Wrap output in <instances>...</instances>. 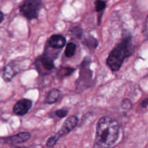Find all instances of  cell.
<instances>
[{
    "mask_svg": "<svg viewBox=\"0 0 148 148\" xmlns=\"http://www.w3.org/2000/svg\"><path fill=\"white\" fill-rule=\"evenodd\" d=\"M31 138V134L28 132H23L15 135L6 137L4 139V143L9 145H18L26 143Z\"/></svg>",
    "mask_w": 148,
    "mask_h": 148,
    "instance_id": "7",
    "label": "cell"
},
{
    "mask_svg": "<svg viewBox=\"0 0 148 148\" xmlns=\"http://www.w3.org/2000/svg\"><path fill=\"white\" fill-rule=\"evenodd\" d=\"M66 38L62 35H53L49 40V46L53 49H61L66 44Z\"/></svg>",
    "mask_w": 148,
    "mask_h": 148,
    "instance_id": "9",
    "label": "cell"
},
{
    "mask_svg": "<svg viewBox=\"0 0 148 148\" xmlns=\"http://www.w3.org/2000/svg\"><path fill=\"white\" fill-rule=\"evenodd\" d=\"M143 36H144L145 38L148 40V16L146 18L145 23L144 29H143Z\"/></svg>",
    "mask_w": 148,
    "mask_h": 148,
    "instance_id": "20",
    "label": "cell"
},
{
    "mask_svg": "<svg viewBox=\"0 0 148 148\" xmlns=\"http://www.w3.org/2000/svg\"><path fill=\"white\" fill-rule=\"evenodd\" d=\"M4 20V14L2 13V12L0 11V23Z\"/></svg>",
    "mask_w": 148,
    "mask_h": 148,
    "instance_id": "22",
    "label": "cell"
},
{
    "mask_svg": "<svg viewBox=\"0 0 148 148\" xmlns=\"http://www.w3.org/2000/svg\"><path fill=\"white\" fill-rule=\"evenodd\" d=\"M69 33H70V36H72V38H75L79 39L81 38L82 35V30L80 27H75L70 30L69 31Z\"/></svg>",
    "mask_w": 148,
    "mask_h": 148,
    "instance_id": "15",
    "label": "cell"
},
{
    "mask_svg": "<svg viewBox=\"0 0 148 148\" xmlns=\"http://www.w3.org/2000/svg\"><path fill=\"white\" fill-rule=\"evenodd\" d=\"M106 7V3L103 0H96L95 1V8L97 12H102Z\"/></svg>",
    "mask_w": 148,
    "mask_h": 148,
    "instance_id": "17",
    "label": "cell"
},
{
    "mask_svg": "<svg viewBox=\"0 0 148 148\" xmlns=\"http://www.w3.org/2000/svg\"><path fill=\"white\" fill-rule=\"evenodd\" d=\"M77 124L78 118L76 116H69V118L66 119V120L64 121L62 127H61V129L57 132L56 134L61 138L62 136H65L69 134V132H71L77 127Z\"/></svg>",
    "mask_w": 148,
    "mask_h": 148,
    "instance_id": "5",
    "label": "cell"
},
{
    "mask_svg": "<svg viewBox=\"0 0 148 148\" xmlns=\"http://www.w3.org/2000/svg\"><path fill=\"white\" fill-rule=\"evenodd\" d=\"M60 97V90L58 89H52L48 92L45 99V103L47 104H53L59 100Z\"/></svg>",
    "mask_w": 148,
    "mask_h": 148,
    "instance_id": "10",
    "label": "cell"
},
{
    "mask_svg": "<svg viewBox=\"0 0 148 148\" xmlns=\"http://www.w3.org/2000/svg\"><path fill=\"white\" fill-rule=\"evenodd\" d=\"M15 148H27V147H15Z\"/></svg>",
    "mask_w": 148,
    "mask_h": 148,
    "instance_id": "23",
    "label": "cell"
},
{
    "mask_svg": "<svg viewBox=\"0 0 148 148\" xmlns=\"http://www.w3.org/2000/svg\"><path fill=\"white\" fill-rule=\"evenodd\" d=\"M36 65L38 70L40 73L50 72L54 69L55 66L54 63H53V59L52 58V56L46 53L43 56H40L36 60Z\"/></svg>",
    "mask_w": 148,
    "mask_h": 148,
    "instance_id": "4",
    "label": "cell"
},
{
    "mask_svg": "<svg viewBox=\"0 0 148 148\" xmlns=\"http://www.w3.org/2000/svg\"><path fill=\"white\" fill-rule=\"evenodd\" d=\"M132 106V102L130 101V99H127V98L124 99L121 103V108L123 110H124V111H129V110L131 109Z\"/></svg>",
    "mask_w": 148,
    "mask_h": 148,
    "instance_id": "19",
    "label": "cell"
},
{
    "mask_svg": "<svg viewBox=\"0 0 148 148\" xmlns=\"http://www.w3.org/2000/svg\"><path fill=\"white\" fill-rule=\"evenodd\" d=\"M41 0H24L20 6V11L29 20L37 19L41 9Z\"/></svg>",
    "mask_w": 148,
    "mask_h": 148,
    "instance_id": "3",
    "label": "cell"
},
{
    "mask_svg": "<svg viewBox=\"0 0 148 148\" xmlns=\"http://www.w3.org/2000/svg\"><path fill=\"white\" fill-rule=\"evenodd\" d=\"M91 64V59L90 57H85L81 64V71L79 74V79L78 80L82 82H89L92 79V71L90 69V65Z\"/></svg>",
    "mask_w": 148,
    "mask_h": 148,
    "instance_id": "6",
    "label": "cell"
},
{
    "mask_svg": "<svg viewBox=\"0 0 148 148\" xmlns=\"http://www.w3.org/2000/svg\"><path fill=\"white\" fill-rule=\"evenodd\" d=\"M141 106L143 107V108H145L148 107V98H146V99H145L144 101H143V102L141 103Z\"/></svg>",
    "mask_w": 148,
    "mask_h": 148,
    "instance_id": "21",
    "label": "cell"
},
{
    "mask_svg": "<svg viewBox=\"0 0 148 148\" xmlns=\"http://www.w3.org/2000/svg\"><path fill=\"white\" fill-rule=\"evenodd\" d=\"M75 71V69L72 67H61L57 72V77L59 79H63L66 77L70 76Z\"/></svg>",
    "mask_w": 148,
    "mask_h": 148,
    "instance_id": "12",
    "label": "cell"
},
{
    "mask_svg": "<svg viewBox=\"0 0 148 148\" xmlns=\"http://www.w3.org/2000/svg\"><path fill=\"white\" fill-rule=\"evenodd\" d=\"M68 112H69V110H68L67 108H64L55 111L54 114L56 117H58L59 119H62V118H64V117L67 115Z\"/></svg>",
    "mask_w": 148,
    "mask_h": 148,
    "instance_id": "18",
    "label": "cell"
},
{
    "mask_svg": "<svg viewBox=\"0 0 148 148\" xmlns=\"http://www.w3.org/2000/svg\"><path fill=\"white\" fill-rule=\"evenodd\" d=\"M60 139V137L58 136L57 134H55L54 135L51 136V137H49V139L48 140L47 143H46V146L49 148H52L54 147L56 145V143H58L59 140Z\"/></svg>",
    "mask_w": 148,
    "mask_h": 148,
    "instance_id": "16",
    "label": "cell"
},
{
    "mask_svg": "<svg viewBox=\"0 0 148 148\" xmlns=\"http://www.w3.org/2000/svg\"><path fill=\"white\" fill-rule=\"evenodd\" d=\"M132 52V39L131 36H127L109 53L106 60L107 65L113 72H117L121 69L124 60L131 56Z\"/></svg>",
    "mask_w": 148,
    "mask_h": 148,
    "instance_id": "2",
    "label": "cell"
},
{
    "mask_svg": "<svg viewBox=\"0 0 148 148\" xmlns=\"http://www.w3.org/2000/svg\"><path fill=\"white\" fill-rule=\"evenodd\" d=\"M120 135L118 121L108 116L101 117L97 124L95 135L96 148H114Z\"/></svg>",
    "mask_w": 148,
    "mask_h": 148,
    "instance_id": "1",
    "label": "cell"
},
{
    "mask_svg": "<svg viewBox=\"0 0 148 148\" xmlns=\"http://www.w3.org/2000/svg\"><path fill=\"white\" fill-rule=\"evenodd\" d=\"M84 44L90 49H95L98 47V41L93 36H89L84 41Z\"/></svg>",
    "mask_w": 148,
    "mask_h": 148,
    "instance_id": "13",
    "label": "cell"
},
{
    "mask_svg": "<svg viewBox=\"0 0 148 148\" xmlns=\"http://www.w3.org/2000/svg\"><path fill=\"white\" fill-rule=\"evenodd\" d=\"M16 73H17V72L15 71L14 66L12 64H9L4 69L3 77L5 81H11V79L14 77V76H15Z\"/></svg>",
    "mask_w": 148,
    "mask_h": 148,
    "instance_id": "11",
    "label": "cell"
},
{
    "mask_svg": "<svg viewBox=\"0 0 148 148\" xmlns=\"http://www.w3.org/2000/svg\"><path fill=\"white\" fill-rule=\"evenodd\" d=\"M33 106L30 100L21 99L17 101L13 108V112L17 116H24L30 111Z\"/></svg>",
    "mask_w": 148,
    "mask_h": 148,
    "instance_id": "8",
    "label": "cell"
},
{
    "mask_svg": "<svg viewBox=\"0 0 148 148\" xmlns=\"http://www.w3.org/2000/svg\"><path fill=\"white\" fill-rule=\"evenodd\" d=\"M77 49V46L75 45V43L70 42L67 44L66 46V49H65V55H66V57H72L75 55V51H76Z\"/></svg>",
    "mask_w": 148,
    "mask_h": 148,
    "instance_id": "14",
    "label": "cell"
}]
</instances>
